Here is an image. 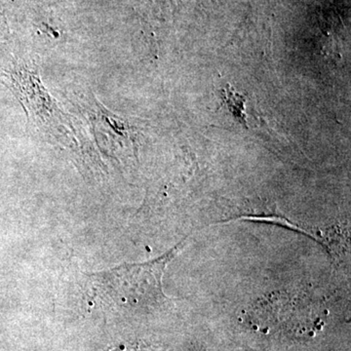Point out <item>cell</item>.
Segmentation results:
<instances>
[{"mask_svg":"<svg viewBox=\"0 0 351 351\" xmlns=\"http://www.w3.org/2000/svg\"><path fill=\"white\" fill-rule=\"evenodd\" d=\"M0 82L15 94L39 133L64 147H80L75 126L44 87L36 62L16 57L0 62Z\"/></svg>","mask_w":351,"mask_h":351,"instance_id":"cell-1","label":"cell"},{"mask_svg":"<svg viewBox=\"0 0 351 351\" xmlns=\"http://www.w3.org/2000/svg\"><path fill=\"white\" fill-rule=\"evenodd\" d=\"M177 247L151 262L125 263L88 277L104 299L128 309H145L163 304L162 277Z\"/></svg>","mask_w":351,"mask_h":351,"instance_id":"cell-2","label":"cell"},{"mask_svg":"<svg viewBox=\"0 0 351 351\" xmlns=\"http://www.w3.org/2000/svg\"><path fill=\"white\" fill-rule=\"evenodd\" d=\"M225 99L230 112H232L233 117L239 120L240 123L247 127L246 117H245L244 112V97L240 96L239 94H237L235 92H232V88L230 89V87H228Z\"/></svg>","mask_w":351,"mask_h":351,"instance_id":"cell-3","label":"cell"},{"mask_svg":"<svg viewBox=\"0 0 351 351\" xmlns=\"http://www.w3.org/2000/svg\"><path fill=\"white\" fill-rule=\"evenodd\" d=\"M107 351H136V350H131V348H112V350H108Z\"/></svg>","mask_w":351,"mask_h":351,"instance_id":"cell-4","label":"cell"}]
</instances>
